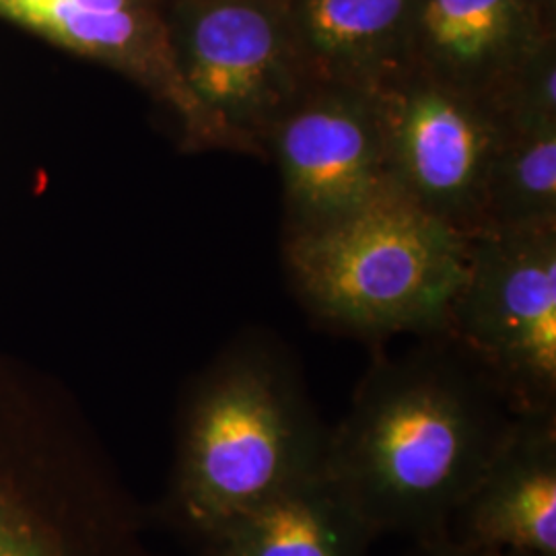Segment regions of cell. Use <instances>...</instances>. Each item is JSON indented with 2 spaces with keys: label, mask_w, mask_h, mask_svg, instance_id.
Returning a JSON list of instances; mask_svg holds the SVG:
<instances>
[{
  "label": "cell",
  "mask_w": 556,
  "mask_h": 556,
  "mask_svg": "<svg viewBox=\"0 0 556 556\" xmlns=\"http://www.w3.org/2000/svg\"><path fill=\"white\" fill-rule=\"evenodd\" d=\"M516 413L443 337L378 357L330 425L326 475L379 536L447 534Z\"/></svg>",
  "instance_id": "obj_1"
},
{
  "label": "cell",
  "mask_w": 556,
  "mask_h": 556,
  "mask_svg": "<svg viewBox=\"0 0 556 556\" xmlns=\"http://www.w3.org/2000/svg\"><path fill=\"white\" fill-rule=\"evenodd\" d=\"M330 425L299 361L266 330H248L190 381L174 464L155 517L200 544L303 478L321 472Z\"/></svg>",
  "instance_id": "obj_2"
},
{
  "label": "cell",
  "mask_w": 556,
  "mask_h": 556,
  "mask_svg": "<svg viewBox=\"0 0 556 556\" xmlns=\"http://www.w3.org/2000/svg\"><path fill=\"white\" fill-rule=\"evenodd\" d=\"M149 521L77 406L0 358V556H161Z\"/></svg>",
  "instance_id": "obj_3"
},
{
  "label": "cell",
  "mask_w": 556,
  "mask_h": 556,
  "mask_svg": "<svg viewBox=\"0 0 556 556\" xmlns=\"http://www.w3.org/2000/svg\"><path fill=\"white\" fill-rule=\"evenodd\" d=\"M301 307L342 337H441L468 266V236L397 190L355 215L285 238Z\"/></svg>",
  "instance_id": "obj_4"
},
{
  "label": "cell",
  "mask_w": 556,
  "mask_h": 556,
  "mask_svg": "<svg viewBox=\"0 0 556 556\" xmlns=\"http://www.w3.org/2000/svg\"><path fill=\"white\" fill-rule=\"evenodd\" d=\"M514 413L556 410V225L468 236L445 332Z\"/></svg>",
  "instance_id": "obj_5"
},
{
  "label": "cell",
  "mask_w": 556,
  "mask_h": 556,
  "mask_svg": "<svg viewBox=\"0 0 556 556\" xmlns=\"http://www.w3.org/2000/svg\"><path fill=\"white\" fill-rule=\"evenodd\" d=\"M172 52L190 96L236 153L266 157L307 79L280 0H165Z\"/></svg>",
  "instance_id": "obj_6"
},
{
  "label": "cell",
  "mask_w": 556,
  "mask_h": 556,
  "mask_svg": "<svg viewBox=\"0 0 556 556\" xmlns=\"http://www.w3.org/2000/svg\"><path fill=\"white\" fill-rule=\"evenodd\" d=\"M390 178L425 213L472 236L507 126L486 96L417 71L376 91Z\"/></svg>",
  "instance_id": "obj_7"
},
{
  "label": "cell",
  "mask_w": 556,
  "mask_h": 556,
  "mask_svg": "<svg viewBox=\"0 0 556 556\" xmlns=\"http://www.w3.org/2000/svg\"><path fill=\"white\" fill-rule=\"evenodd\" d=\"M277 163L285 238L355 215L396 190L376 91L307 83L266 144Z\"/></svg>",
  "instance_id": "obj_8"
},
{
  "label": "cell",
  "mask_w": 556,
  "mask_h": 556,
  "mask_svg": "<svg viewBox=\"0 0 556 556\" xmlns=\"http://www.w3.org/2000/svg\"><path fill=\"white\" fill-rule=\"evenodd\" d=\"M0 21L137 85L188 153L233 151L179 77L165 0H0Z\"/></svg>",
  "instance_id": "obj_9"
},
{
  "label": "cell",
  "mask_w": 556,
  "mask_h": 556,
  "mask_svg": "<svg viewBox=\"0 0 556 556\" xmlns=\"http://www.w3.org/2000/svg\"><path fill=\"white\" fill-rule=\"evenodd\" d=\"M556 36V0H413L410 68L491 96Z\"/></svg>",
  "instance_id": "obj_10"
},
{
  "label": "cell",
  "mask_w": 556,
  "mask_h": 556,
  "mask_svg": "<svg viewBox=\"0 0 556 556\" xmlns=\"http://www.w3.org/2000/svg\"><path fill=\"white\" fill-rule=\"evenodd\" d=\"M447 534L519 555L556 556V410L517 413Z\"/></svg>",
  "instance_id": "obj_11"
},
{
  "label": "cell",
  "mask_w": 556,
  "mask_h": 556,
  "mask_svg": "<svg viewBox=\"0 0 556 556\" xmlns=\"http://www.w3.org/2000/svg\"><path fill=\"white\" fill-rule=\"evenodd\" d=\"M307 83L365 91L410 71L413 0H280Z\"/></svg>",
  "instance_id": "obj_12"
},
{
  "label": "cell",
  "mask_w": 556,
  "mask_h": 556,
  "mask_svg": "<svg viewBox=\"0 0 556 556\" xmlns=\"http://www.w3.org/2000/svg\"><path fill=\"white\" fill-rule=\"evenodd\" d=\"M378 538L321 470L202 540L197 556H369Z\"/></svg>",
  "instance_id": "obj_13"
},
{
  "label": "cell",
  "mask_w": 556,
  "mask_h": 556,
  "mask_svg": "<svg viewBox=\"0 0 556 556\" xmlns=\"http://www.w3.org/2000/svg\"><path fill=\"white\" fill-rule=\"evenodd\" d=\"M544 225H556V128L507 130L489 167L478 231Z\"/></svg>",
  "instance_id": "obj_14"
},
{
  "label": "cell",
  "mask_w": 556,
  "mask_h": 556,
  "mask_svg": "<svg viewBox=\"0 0 556 556\" xmlns=\"http://www.w3.org/2000/svg\"><path fill=\"white\" fill-rule=\"evenodd\" d=\"M489 100L507 130L556 128V36L538 46Z\"/></svg>",
  "instance_id": "obj_15"
},
{
  "label": "cell",
  "mask_w": 556,
  "mask_h": 556,
  "mask_svg": "<svg viewBox=\"0 0 556 556\" xmlns=\"http://www.w3.org/2000/svg\"><path fill=\"white\" fill-rule=\"evenodd\" d=\"M406 556H526L511 551H498L489 546H477L468 542H459L450 534L413 540V548Z\"/></svg>",
  "instance_id": "obj_16"
}]
</instances>
